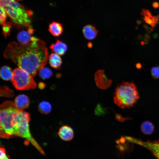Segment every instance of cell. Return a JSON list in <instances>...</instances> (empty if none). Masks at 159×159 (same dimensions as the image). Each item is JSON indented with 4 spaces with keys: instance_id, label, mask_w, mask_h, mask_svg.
Here are the masks:
<instances>
[{
    "instance_id": "cell-1",
    "label": "cell",
    "mask_w": 159,
    "mask_h": 159,
    "mask_svg": "<svg viewBox=\"0 0 159 159\" xmlns=\"http://www.w3.org/2000/svg\"><path fill=\"white\" fill-rule=\"evenodd\" d=\"M4 56L33 77L46 65L49 55L45 42L33 36L31 41L27 44L9 43Z\"/></svg>"
},
{
    "instance_id": "cell-2",
    "label": "cell",
    "mask_w": 159,
    "mask_h": 159,
    "mask_svg": "<svg viewBox=\"0 0 159 159\" xmlns=\"http://www.w3.org/2000/svg\"><path fill=\"white\" fill-rule=\"evenodd\" d=\"M0 6L5 11L14 24L19 28L32 26V11L28 10L16 0H0Z\"/></svg>"
},
{
    "instance_id": "cell-3",
    "label": "cell",
    "mask_w": 159,
    "mask_h": 159,
    "mask_svg": "<svg viewBox=\"0 0 159 159\" xmlns=\"http://www.w3.org/2000/svg\"><path fill=\"white\" fill-rule=\"evenodd\" d=\"M139 98L137 87L134 83L123 82L115 89L113 101L118 107L124 109L132 106Z\"/></svg>"
},
{
    "instance_id": "cell-4",
    "label": "cell",
    "mask_w": 159,
    "mask_h": 159,
    "mask_svg": "<svg viewBox=\"0 0 159 159\" xmlns=\"http://www.w3.org/2000/svg\"><path fill=\"white\" fill-rule=\"evenodd\" d=\"M0 137L9 138L14 137L12 123L14 115L18 110L11 101L4 102L0 105Z\"/></svg>"
},
{
    "instance_id": "cell-5",
    "label": "cell",
    "mask_w": 159,
    "mask_h": 159,
    "mask_svg": "<svg viewBox=\"0 0 159 159\" xmlns=\"http://www.w3.org/2000/svg\"><path fill=\"white\" fill-rule=\"evenodd\" d=\"M14 127L15 136L20 137L30 142L42 155L44 152L42 148L32 136L29 130V114L23 110H18L16 116Z\"/></svg>"
},
{
    "instance_id": "cell-6",
    "label": "cell",
    "mask_w": 159,
    "mask_h": 159,
    "mask_svg": "<svg viewBox=\"0 0 159 159\" xmlns=\"http://www.w3.org/2000/svg\"><path fill=\"white\" fill-rule=\"evenodd\" d=\"M32 75L19 68L13 71L11 81L15 88L19 90H26L35 88L36 84Z\"/></svg>"
},
{
    "instance_id": "cell-7",
    "label": "cell",
    "mask_w": 159,
    "mask_h": 159,
    "mask_svg": "<svg viewBox=\"0 0 159 159\" xmlns=\"http://www.w3.org/2000/svg\"><path fill=\"white\" fill-rule=\"evenodd\" d=\"M124 137L129 142L138 145L147 149L156 159H159V140L143 141L131 137L125 136Z\"/></svg>"
},
{
    "instance_id": "cell-8",
    "label": "cell",
    "mask_w": 159,
    "mask_h": 159,
    "mask_svg": "<svg viewBox=\"0 0 159 159\" xmlns=\"http://www.w3.org/2000/svg\"><path fill=\"white\" fill-rule=\"evenodd\" d=\"M95 80L96 85L99 88L105 89L111 85L112 81L107 78L102 70H99L95 74Z\"/></svg>"
},
{
    "instance_id": "cell-9",
    "label": "cell",
    "mask_w": 159,
    "mask_h": 159,
    "mask_svg": "<svg viewBox=\"0 0 159 159\" xmlns=\"http://www.w3.org/2000/svg\"><path fill=\"white\" fill-rule=\"evenodd\" d=\"M34 30L32 27L27 29L26 30H22L19 32L17 36L18 42L25 44L29 42L32 40V35Z\"/></svg>"
},
{
    "instance_id": "cell-10",
    "label": "cell",
    "mask_w": 159,
    "mask_h": 159,
    "mask_svg": "<svg viewBox=\"0 0 159 159\" xmlns=\"http://www.w3.org/2000/svg\"><path fill=\"white\" fill-rule=\"evenodd\" d=\"M58 135L60 138L65 141H70L74 137L73 129L70 127L64 125L62 126L59 129Z\"/></svg>"
},
{
    "instance_id": "cell-11",
    "label": "cell",
    "mask_w": 159,
    "mask_h": 159,
    "mask_svg": "<svg viewBox=\"0 0 159 159\" xmlns=\"http://www.w3.org/2000/svg\"><path fill=\"white\" fill-rule=\"evenodd\" d=\"M14 103L18 110L22 111L28 107L30 101L26 95L21 94L15 98Z\"/></svg>"
},
{
    "instance_id": "cell-12",
    "label": "cell",
    "mask_w": 159,
    "mask_h": 159,
    "mask_svg": "<svg viewBox=\"0 0 159 159\" xmlns=\"http://www.w3.org/2000/svg\"><path fill=\"white\" fill-rule=\"evenodd\" d=\"M50 48L54 53L62 55L64 54L66 52L67 46L65 43L57 40L55 43L50 45Z\"/></svg>"
},
{
    "instance_id": "cell-13",
    "label": "cell",
    "mask_w": 159,
    "mask_h": 159,
    "mask_svg": "<svg viewBox=\"0 0 159 159\" xmlns=\"http://www.w3.org/2000/svg\"><path fill=\"white\" fill-rule=\"evenodd\" d=\"M82 32L86 39L92 40L96 37L98 32L94 26L90 24H88L83 28Z\"/></svg>"
},
{
    "instance_id": "cell-14",
    "label": "cell",
    "mask_w": 159,
    "mask_h": 159,
    "mask_svg": "<svg viewBox=\"0 0 159 159\" xmlns=\"http://www.w3.org/2000/svg\"><path fill=\"white\" fill-rule=\"evenodd\" d=\"M63 30L62 25L59 22L53 21L49 25V31L54 36L59 37L62 34Z\"/></svg>"
},
{
    "instance_id": "cell-15",
    "label": "cell",
    "mask_w": 159,
    "mask_h": 159,
    "mask_svg": "<svg viewBox=\"0 0 159 159\" xmlns=\"http://www.w3.org/2000/svg\"><path fill=\"white\" fill-rule=\"evenodd\" d=\"M49 61L51 66L56 69L59 68L62 63V59L59 55L55 53H52L50 54Z\"/></svg>"
},
{
    "instance_id": "cell-16",
    "label": "cell",
    "mask_w": 159,
    "mask_h": 159,
    "mask_svg": "<svg viewBox=\"0 0 159 159\" xmlns=\"http://www.w3.org/2000/svg\"><path fill=\"white\" fill-rule=\"evenodd\" d=\"M13 75V71L8 66H4L1 67L0 69V76L3 80H11Z\"/></svg>"
},
{
    "instance_id": "cell-17",
    "label": "cell",
    "mask_w": 159,
    "mask_h": 159,
    "mask_svg": "<svg viewBox=\"0 0 159 159\" xmlns=\"http://www.w3.org/2000/svg\"><path fill=\"white\" fill-rule=\"evenodd\" d=\"M142 12L145 16L144 20L146 22L150 25L153 28L154 27L157 23V17L152 16L150 13L147 10H144Z\"/></svg>"
},
{
    "instance_id": "cell-18",
    "label": "cell",
    "mask_w": 159,
    "mask_h": 159,
    "mask_svg": "<svg viewBox=\"0 0 159 159\" xmlns=\"http://www.w3.org/2000/svg\"><path fill=\"white\" fill-rule=\"evenodd\" d=\"M140 128L142 132L144 134L150 135L153 132L154 126L151 122L146 121L142 124Z\"/></svg>"
},
{
    "instance_id": "cell-19",
    "label": "cell",
    "mask_w": 159,
    "mask_h": 159,
    "mask_svg": "<svg viewBox=\"0 0 159 159\" xmlns=\"http://www.w3.org/2000/svg\"><path fill=\"white\" fill-rule=\"evenodd\" d=\"M38 108L41 113L47 114L51 112L52 107L49 103L46 101H43L39 104Z\"/></svg>"
},
{
    "instance_id": "cell-20",
    "label": "cell",
    "mask_w": 159,
    "mask_h": 159,
    "mask_svg": "<svg viewBox=\"0 0 159 159\" xmlns=\"http://www.w3.org/2000/svg\"><path fill=\"white\" fill-rule=\"evenodd\" d=\"M39 74L40 77L43 79H46L52 76V72L49 68L44 67L39 71Z\"/></svg>"
},
{
    "instance_id": "cell-21",
    "label": "cell",
    "mask_w": 159,
    "mask_h": 159,
    "mask_svg": "<svg viewBox=\"0 0 159 159\" xmlns=\"http://www.w3.org/2000/svg\"><path fill=\"white\" fill-rule=\"evenodd\" d=\"M2 25V32L5 38L9 35L11 27V23L8 21L6 22Z\"/></svg>"
},
{
    "instance_id": "cell-22",
    "label": "cell",
    "mask_w": 159,
    "mask_h": 159,
    "mask_svg": "<svg viewBox=\"0 0 159 159\" xmlns=\"http://www.w3.org/2000/svg\"><path fill=\"white\" fill-rule=\"evenodd\" d=\"M7 15L4 9L0 6V22L1 24L3 25L6 22Z\"/></svg>"
},
{
    "instance_id": "cell-23",
    "label": "cell",
    "mask_w": 159,
    "mask_h": 159,
    "mask_svg": "<svg viewBox=\"0 0 159 159\" xmlns=\"http://www.w3.org/2000/svg\"><path fill=\"white\" fill-rule=\"evenodd\" d=\"M151 74L153 78L157 79L159 78V66L153 67L151 69Z\"/></svg>"
},
{
    "instance_id": "cell-24",
    "label": "cell",
    "mask_w": 159,
    "mask_h": 159,
    "mask_svg": "<svg viewBox=\"0 0 159 159\" xmlns=\"http://www.w3.org/2000/svg\"><path fill=\"white\" fill-rule=\"evenodd\" d=\"M0 159H10L9 156L6 154L5 149L3 147L0 149Z\"/></svg>"
},
{
    "instance_id": "cell-25",
    "label": "cell",
    "mask_w": 159,
    "mask_h": 159,
    "mask_svg": "<svg viewBox=\"0 0 159 159\" xmlns=\"http://www.w3.org/2000/svg\"><path fill=\"white\" fill-rule=\"evenodd\" d=\"M136 67L137 68H140L141 67V65L140 63H137L136 65Z\"/></svg>"
},
{
    "instance_id": "cell-26",
    "label": "cell",
    "mask_w": 159,
    "mask_h": 159,
    "mask_svg": "<svg viewBox=\"0 0 159 159\" xmlns=\"http://www.w3.org/2000/svg\"><path fill=\"white\" fill-rule=\"evenodd\" d=\"M16 0L18 2V1H21V0Z\"/></svg>"
},
{
    "instance_id": "cell-27",
    "label": "cell",
    "mask_w": 159,
    "mask_h": 159,
    "mask_svg": "<svg viewBox=\"0 0 159 159\" xmlns=\"http://www.w3.org/2000/svg\"><path fill=\"white\" fill-rule=\"evenodd\" d=\"M158 18H159V15L158 16Z\"/></svg>"
}]
</instances>
